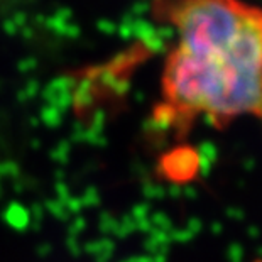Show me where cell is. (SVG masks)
Returning a JSON list of instances; mask_svg holds the SVG:
<instances>
[{
  "instance_id": "1",
  "label": "cell",
  "mask_w": 262,
  "mask_h": 262,
  "mask_svg": "<svg viewBox=\"0 0 262 262\" xmlns=\"http://www.w3.org/2000/svg\"><path fill=\"white\" fill-rule=\"evenodd\" d=\"M176 36L161 75V110L189 125L262 122V9L244 0H152Z\"/></svg>"
}]
</instances>
